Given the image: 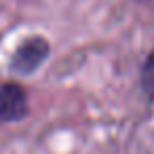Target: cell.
Returning a JSON list of instances; mask_svg holds the SVG:
<instances>
[{
	"label": "cell",
	"instance_id": "cell-3",
	"mask_svg": "<svg viewBox=\"0 0 154 154\" xmlns=\"http://www.w3.org/2000/svg\"><path fill=\"white\" fill-rule=\"evenodd\" d=\"M141 85H143V91L154 97V51L148 55L146 63H143V70H141Z\"/></svg>",
	"mask_w": 154,
	"mask_h": 154
},
{
	"label": "cell",
	"instance_id": "cell-2",
	"mask_svg": "<svg viewBox=\"0 0 154 154\" xmlns=\"http://www.w3.org/2000/svg\"><path fill=\"white\" fill-rule=\"evenodd\" d=\"M28 114V97L26 91L15 82L0 85V120L11 122L19 120Z\"/></svg>",
	"mask_w": 154,
	"mask_h": 154
},
{
	"label": "cell",
	"instance_id": "cell-1",
	"mask_svg": "<svg viewBox=\"0 0 154 154\" xmlns=\"http://www.w3.org/2000/svg\"><path fill=\"white\" fill-rule=\"evenodd\" d=\"M49 55V42L40 36H34L30 40H26L13 55V70L19 72V74H30L34 72Z\"/></svg>",
	"mask_w": 154,
	"mask_h": 154
}]
</instances>
